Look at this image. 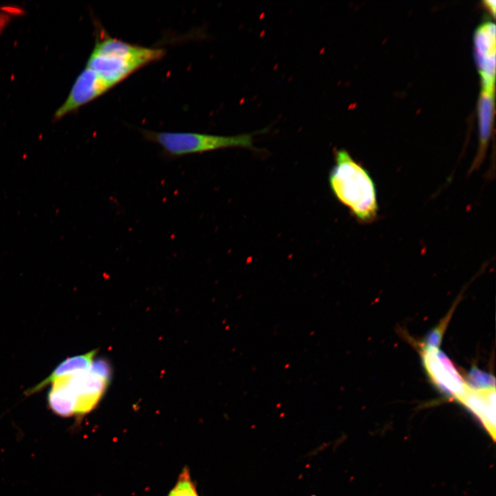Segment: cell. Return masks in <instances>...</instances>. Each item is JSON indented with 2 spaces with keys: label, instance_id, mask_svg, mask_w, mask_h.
Segmentation results:
<instances>
[{
  "label": "cell",
  "instance_id": "obj_8",
  "mask_svg": "<svg viewBox=\"0 0 496 496\" xmlns=\"http://www.w3.org/2000/svg\"><path fill=\"white\" fill-rule=\"evenodd\" d=\"M68 377L61 378L53 381L48 395L50 409L55 414L63 417L75 415L76 399L70 386Z\"/></svg>",
  "mask_w": 496,
  "mask_h": 496
},
{
  "label": "cell",
  "instance_id": "obj_14",
  "mask_svg": "<svg viewBox=\"0 0 496 496\" xmlns=\"http://www.w3.org/2000/svg\"><path fill=\"white\" fill-rule=\"evenodd\" d=\"M485 6L488 8L489 10H490L493 15H495V1H486Z\"/></svg>",
  "mask_w": 496,
  "mask_h": 496
},
{
  "label": "cell",
  "instance_id": "obj_3",
  "mask_svg": "<svg viewBox=\"0 0 496 496\" xmlns=\"http://www.w3.org/2000/svg\"><path fill=\"white\" fill-rule=\"evenodd\" d=\"M144 138L158 145L165 156L178 158L214 150L240 147L253 148L252 134L220 136L195 132H156L142 130Z\"/></svg>",
  "mask_w": 496,
  "mask_h": 496
},
{
  "label": "cell",
  "instance_id": "obj_9",
  "mask_svg": "<svg viewBox=\"0 0 496 496\" xmlns=\"http://www.w3.org/2000/svg\"><path fill=\"white\" fill-rule=\"evenodd\" d=\"M95 354L96 351H92L83 355L65 359L54 369L48 378L28 389L25 394L30 395L38 392L56 379L89 371Z\"/></svg>",
  "mask_w": 496,
  "mask_h": 496
},
{
  "label": "cell",
  "instance_id": "obj_2",
  "mask_svg": "<svg viewBox=\"0 0 496 496\" xmlns=\"http://www.w3.org/2000/svg\"><path fill=\"white\" fill-rule=\"evenodd\" d=\"M329 183L335 198L360 222L370 223L378 215L375 183L369 172L344 149L337 150Z\"/></svg>",
  "mask_w": 496,
  "mask_h": 496
},
{
  "label": "cell",
  "instance_id": "obj_6",
  "mask_svg": "<svg viewBox=\"0 0 496 496\" xmlns=\"http://www.w3.org/2000/svg\"><path fill=\"white\" fill-rule=\"evenodd\" d=\"M476 63L481 77L482 90L494 93L495 81V25L481 24L474 34Z\"/></svg>",
  "mask_w": 496,
  "mask_h": 496
},
{
  "label": "cell",
  "instance_id": "obj_10",
  "mask_svg": "<svg viewBox=\"0 0 496 496\" xmlns=\"http://www.w3.org/2000/svg\"><path fill=\"white\" fill-rule=\"evenodd\" d=\"M493 110L494 93L482 91L478 105L480 147L471 170L479 167L483 160L490 136Z\"/></svg>",
  "mask_w": 496,
  "mask_h": 496
},
{
  "label": "cell",
  "instance_id": "obj_13",
  "mask_svg": "<svg viewBox=\"0 0 496 496\" xmlns=\"http://www.w3.org/2000/svg\"><path fill=\"white\" fill-rule=\"evenodd\" d=\"M90 371L98 376L110 382L111 369L110 364L104 360L99 359L92 362Z\"/></svg>",
  "mask_w": 496,
  "mask_h": 496
},
{
  "label": "cell",
  "instance_id": "obj_12",
  "mask_svg": "<svg viewBox=\"0 0 496 496\" xmlns=\"http://www.w3.org/2000/svg\"><path fill=\"white\" fill-rule=\"evenodd\" d=\"M453 311V309H451L446 317L441 320L440 323L428 334L424 340L423 349H439L442 335L451 319Z\"/></svg>",
  "mask_w": 496,
  "mask_h": 496
},
{
  "label": "cell",
  "instance_id": "obj_4",
  "mask_svg": "<svg viewBox=\"0 0 496 496\" xmlns=\"http://www.w3.org/2000/svg\"><path fill=\"white\" fill-rule=\"evenodd\" d=\"M424 367L434 384L448 395L459 400L467 385L452 361L439 349H423Z\"/></svg>",
  "mask_w": 496,
  "mask_h": 496
},
{
  "label": "cell",
  "instance_id": "obj_11",
  "mask_svg": "<svg viewBox=\"0 0 496 496\" xmlns=\"http://www.w3.org/2000/svg\"><path fill=\"white\" fill-rule=\"evenodd\" d=\"M465 381L467 386L471 389L485 391L495 389V378L475 366L470 369Z\"/></svg>",
  "mask_w": 496,
  "mask_h": 496
},
{
  "label": "cell",
  "instance_id": "obj_7",
  "mask_svg": "<svg viewBox=\"0 0 496 496\" xmlns=\"http://www.w3.org/2000/svg\"><path fill=\"white\" fill-rule=\"evenodd\" d=\"M69 384L76 399L75 415L81 417L90 412L103 396L109 381L90 370L68 377Z\"/></svg>",
  "mask_w": 496,
  "mask_h": 496
},
{
  "label": "cell",
  "instance_id": "obj_5",
  "mask_svg": "<svg viewBox=\"0 0 496 496\" xmlns=\"http://www.w3.org/2000/svg\"><path fill=\"white\" fill-rule=\"evenodd\" d=\"M112 88V85L95 71L85 67L76 79L65 101L56 110L54 118H63Z\"/></svg>",
  "mask_w": 496,
  "mask_h": 496
},
{
  "label": "cell",
  "instance_id": "obj_1",
  "mask_svg": "<svg viewBox=\"0 0 496 496\" xmlns=\"http://www.w3.org/2000/svg\"><path fill=\"white\" fill-rule=\"evenodd\" d=\"M165 54L162 48L112 37L101 27L85 67L95 71L114 87L143 67L161 60Z\"/></svg>",
  "mask_w": 496,
  "mask_h": 496
}]
</instances>
